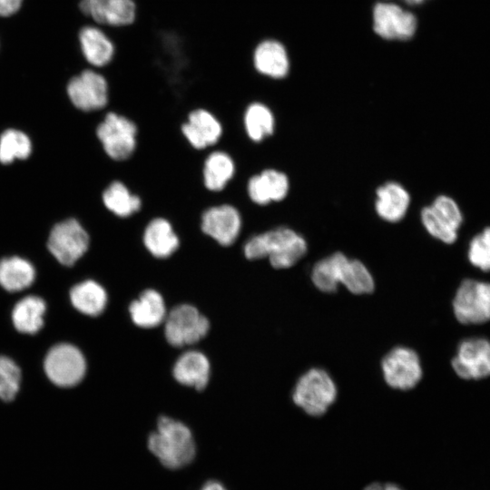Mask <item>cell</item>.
I'll list each match as a JSON object with an SVG mask.
<instances>
[{"instance_id":"cell-1","label":"cell","mask_w":490,"mask_h":490,"mask_svg":"<svg viewBox=\"0 0 490 490\" xmlns=\"http://www.w3.org/2000/svg\"><path fill=\"white\" fill-rule=\"evenodd\" d=\"M306 251L305 239L288 227L264 230L241 240V252L246 260L268 258L274 269L290 268Z\"/></svg>"},{"instance_id":"cell-2","label":"cell","mask_w":490,"mask_h":490,"mask_svg":"<svg viewBox=\"0 0 490 490\" xmlns=\"http://www.w3.org/2000/svg\"><path fill=\"white\" fill-rule=\"evenodd\" d=\"M148 447L164 466L171 469L190 464L196 454L189 427L168 416L159 418L157 430L148 437Z\"/></svg>"},{"instance_id":"cell-3","label":"cell","mask_w":490,"mask_h":490,"mask_svg":"<svg viewBox=\"0 0 490 490\" xmlns=\"http://www.w3.org/2000/svg\"><path fill=\"white\" fill-rule=\"evenodd\" d=\"M104 154L113 162H125L132 157L138 146L139 128L128 116L105 110L94 130Z\"/></svg>"},{"instance_id":"cell-4","label":"cell","mask_w":490,"mask_h":490,"mask_svg":"<svg viewBox=\"0 0 490 490\" xmlns=\"http://www.w3.org/2000/svg\"><path fill=\"white\" fill-rule=\"evenodd\" d=\"M336 397L337 387L333 379L321 368H312L302 375L292 394L294 403L313 416L325 414Z\"/></svg>"},{"instance_id":"cell-5","label":"cell","mask_w":490,"mask_h":490,"mask_svg":"<svg viewBox=\"0 0 490 490\" xmlns=\"http://www.w3.org/2000/svg\"><path fill=\"white\" fill-rule=\"evenodd\" d=\"M67 95L79 111L91 113L107 110L110 103V85L100 70L86 68L73 76L67 83Z\"/></svg>"},{"instance_id":"cell-6","label":"cell","mask_w":490,"mask_h":490,"mask_svg":"<svg viewBox=\"0 0 490 490\" xmlns=\"http://www.w3.org/2000/svg\"><path fill=\"white\" fill-rule=\"evenodd\" d=\"M242 229L241 212L230 202L211 204L201 213V233L222 248L235 245L240 239Z\"/></svg>"},{"instance_id":"cell-7","label":"cell","mask_w":490,"mask_h":490,"mask_svg":"<svg viewBox=\"0 0 490 490\" xmlns=\"http://www.w3.org/2000/svg\"><path fill=\"white\" fill-rule=\"evenodd\" d=\"M90 244L91 237L85 227L70 218L52 229L47 247L61 264L73 266L88 251Z\"/></svg>"},{"instance_id":"cell-8","label":"cell","mask_w":490,"mask_h":490,"mask_svg":"<svg viewBox=\"0 0 490 490\" xmlns=\"http://www.w3.org/2000/svg\"><path fill=\"white\" fill-rule=\"evenodd\" d=\"M456 318L464 325L490 320V283L467 279L458 287L453 299Z\"/></svg>"},{"instance_id":"cell-9","label":"cell","mask_w":490,"mask_h":490,"mask_svg":"<svg viewBox=\"0 0 490 490\" xmlns=\"http://www.w3.org/2000/svg\"><path fill=\"white\" fill-rule=\"evenodd\" d=\"M210 323L196 308L182 304L172 309L165 319L164 334L174 347L191 345L203 338Z\"/></svg>"},{"instance_id":"cell-10","label":"cell","mask_w":490,"mask_h":490,"mask_svg":"<svg viewBox=\"0 0 490 490\" xmlns=\"http://www.w3.org/2000/svg\"><path fill=\"white\" fill-rule=\"evenodd\" d=\"M180 129L187 143L198 152L215 148L224 132L223 125L216 114L203 107L190 111Z\"/></svg>"},{"instance_id":"cell-11","label":"cell","mask_w":490,"mask_h":490,"mask_svg":"<svg viewBox=\"0 0 490 490\" xmlns=\"http://www.w3.org/2000/svg\"><path fill=\"white\" fill-rule=\"evenodd\" d=\"M48 378L60 387L78 384L86 370L85 359L80 350L70 344H60L50 349L44 360Z\"/></svg>"},{"instance_id":"cell-12","label":"cell","mask_w":490,"mask_h":490,"mask_svg":"<svg viewBox=\"0 0 490 490\" xmlns=\"http://www.w3.org/2000/svg\"><path fill=\"white\" fill-rule=\"evenodd\" d=\"M384 378L393 388L408 390L422 377L418 355L411 348L397 347L387 353L381 363Z\"/></svg>"},{"instance_id":"cell-13","label":"cell","mask_w":490,"mask_h":490,"mask_svg":"<svg viewBox=\"0 0 490 490\" xmlns=\"http://www.w3.org/2000/svg\"><path fill=\"white\" fill-rule=\"evenodd\" d=\"M455 373L465 380L490 377V340L485 338L464 339L452 359Z\"/></svg>"},{"instance_id":"cell-14","label":"cell","mask_w":490,"mask_h":490,"mask_svg":"<svg viewBox=\"0 0 490 490\" xmlns=\"http://www.w3.org/2000/svg\"><path fill=\"white\" fill-rule=\"evenodd\" d=\"M79 10L85 17L103 28H124L137 16L135 0H80Z\"/></svg>"},{"instance_id":"cell-15","label":"cell","mask_w":490,"mask_h":490,"mask_svg":"<svg viewBox=\"0 0 490 490\" xmlns=\"http://www.w3.org/2000/svg\"><path fill=\"white\" fill-rule=\"evenodd\" d=\"M422 222L426 230L445 243H453L462 222L457 204L447 196L437 197L431 206L421 212Z\"/></svg>"},{"instance_id":"cell-16","label":"cell","mask_w":490,"mask_h":490,"mask_svg":"<svg viewBox=\"0 0 490 490\" xmlns=\"http://www.w3.org/2000/svg\"><path fill=\"white\" fill-rule=\"evenodd\" d=\"M374 30L389 40L411 38L417 25L416 16L400 6L390 3H378L373 11Z\"/></svg>"},{"instance_id":"cell-17","label":"cell","mask_w":490,"mask_h":490,"mask_svg":"<svg viewBox=\"0 0 490 490\" xmlns=\"http://www.w3.org/2000/svg\"><path fill=\"white\" fill-rule=\"evenodd\" d=\"M141 241L145 251L156 260L172 258L181 247V238L172 222L163 216H155L147 221Z\"/></svg>"},{"instance_id":"cell-18","label":"cell","mask_w":490,"mask_h":490,"mask_svg":"<svg viewBox=\"0 0 490 490\" xmlns=\"http://www.w3.org/2000/svg\"><path fill=\"white\" fill-rule=\"evenodd\" d=\"M289 189L287 175L274 168H264L253 173L246 182L247 197L257 207L281 201L286 198Z\"/></svg>"},{"instance_id":"cell-19","label":"cell","mask_w":490,"mask_h":490,"mask_svg":"<svg viewBox=\"0 0 490 490\" xmlns=\"http://www.w3.org/2000/svg\"><path fill=\"white\" fill-rule=\"evenodd\" d=\"M78 42L84 61L93 68L102 70L113 63L116 45L103 27L97 24L82 26Z\"/></svg>"},{"instance_id":"cell-20","label":"cell","mask_w":490,"mask_h":490,"mask_svg":"<svg viewBox=\"0 0 490 490\" xmlns=\"http://www.w3.org/2000/svg\"><path fill=\"white\" fill-rule=\"evenodd\" d=\"M236 172V162L228 152L218 148L207 151L202 162L201 179L208 191H223L234 179Z\"/></svg>"},{"instance_id":"cell-21","label":"cell","mask_w":490,"mask_h":490,"mask_svg":"<svg viewBox=\"0 0 490 490\" xmlns=\"http://www.w3.org/2000/svg\"><path fill=\"white\" fill-rule=\"evenodd\" d=\"M251 63L257 74L271 79H282L289 70L286 49L274 39L262 40L254 47Z\"/></svg>"},{"instance_id":"cell-22","label":"cell","mask_w":490,"mask_h":490,"mask_svg":"<svg viewBox=\"0 0 490 490\" xmlns=\"http://www.w3.org/2000/svg\"><path fill=\"white\" fill-rule=\"evenodd\" d=\"M104 209L118 219H130L142 209V200L122 181H111L101 193Z\"/></svg>"},{"instance_id":"cell-23","label":"cell","mask_w":490,"mask_h":490,"mask_svg":"<svg viewBox=\"0 0 490 490\" xmlns=\"http://www.w3.org/2000/svg\"><path fill=\"white\" fill-rule=\"evenodd\" d=\"M241 122L246 137L254 144H260L275 132L274 113L261 101L254 100L246 105Z\"/></svg>"},{"instance_id":"cell-24","label":"cell","mask_w":490,"mask_h":490,"mask_svg":"<svg viewBox=\"0 0 490 490\" xmlns=\"http://www.w3.org/2000/svg\"><path fill=\"white\" fill-rule=\"evenodd\" d=\"M409 202L408 192L397 182H387L377 190L376 211L381 219L388 222L402 220L407 211Z\"/></svg>"},{"instance_id":"cell-25","label":"cell","mask_w":490,"mask_h":490,"mask_svg":"<svg viewBox=\"0 0 490 490\" xmlns=\"http://www.w3.org/2000/svg\"><path fill=\"white\" fill-rule=\"evenodd\" d=\"M210 371V362L206 356L191 350L178 358L172 372L179 383L201 390L208 384Z\"/></svg>"},{"instance_id":"cell-26","label":"cell","mask_w":490,"mask_h":490,"mask_svg":"<svg viewBox=\"0 0 490 490\" xmlns=\"http://www.w3.org/2000/svg\"><path fill=\"white\" fill-rule=\"evenodd\" d=\"M337 279L354 294H368L374 290V279L359 260H349L343 253L338 252Z\"/></svg>"},{"instance_id":"cell-27","label":"cell","mask_w":490,"mask_h":490,"mask_svg":"<svg viewBox=\"0 0 490 490\" xmlns=\"http://www.w3.org/2000/svg\"><path fill=\"white\" fill-rule=\"evenodd\" d=\"M129 311L134 324L142 328L157 327L166 317L163 299L154 289L143 291L139 299L131 303Z\"/></svg>"},{"instance_id":"cell-28","label":"cell","mask_w":490,"mask_h":490,"mask_svg":"<svg viewBox=\"0 0 490 490\" xmlns=\"http://www.w3.org/2000/svg\"><path fill=\"white\" fill-rule=\"evenodd\" d=\"M70 299L76 309L89 316L101 314L107 303L105 289L94 280L75 285L70 291Z\"/></svg>"},{"instance_id":"cell-29","label":"cell","mask_w":490,"mask_h":490,"mask_svg":"<svg viewBox=\"0 0 490 490\" xmlns=\"http://www.w3.org/2000/svg\"><path fill=\"white\" fill-rule=\"evenodd\" d=\"M35 277L33 265L19 257L0 260V285L8 291H20L29 287Z\"/></svg>"},{"instance_id":"cell-30","label":"cell","mask_w":490,"mask_h":490,"mask_svg":"<svg viewBox=\"0 0 490 490\" xmlns=\"http://www.w3.org/2000/svg\"><path fill=\"white\" fill-rule=\"evenodd\" d=\"M44 301L35 296L25 297L14 308L12 319L15 328L26 334L36 333L44 324Z\"/></svg>"},{"instance_id":"cell-31","label":"cell","mask_w":490,"mask_h":490,"mask_svg":"<svg viewBox=\"0 0 490 490\" xmlns=\"http://www.w3.org/2000/svg\"><path fill=\"white\" fill-rule=\"evenodd\" d=\"M32 151L29 137L21 131L5 130L0 136V162L8 164L15 159H26Z\"/></svg>"},{"instance_id":"cell-32","label":"cell","mask_w":490,"mask_h":490,"mask_svg":"<svg viewBox=\"0 0 490 490\" xmlns=\"http://www.w3.org/2000/svg\"><path fill=\"white\" fill-rule=\"evenodd\" d=\"M311 279L314 285L323 292H334L338 283L337 281V254L334 253L318 261L313 267Z\"/></svg>"},{"instance_id":"cell-33","label":"cell","mask_w":490,"mask_h":490,"mask_svg":"<svg viewBox=\"0 0 490 490\" xmlns=\"http://www.w3.org/2000/svg\"><path fill=\"white\" fill-rule=\"evenodd\" d=\"M21 371L10 358L0 356V398L11 401L19 390Z\"/></svg>"},{"instance_id":"cell-34","label":"cell","mask_w":490,"mask_h":490,"mask_svg":"<svg viewBox=\"0 0 490 490\" xmlns=\"http://www.w3.org/2000/svg\"><path fill=\"white\" fill-rule=\"evenodd\" d=\"M468 260L483 271H490V228L475 236L470 242Z\"/></svg>"},{"instance_id":"cell-35","label":"cell","mask_w":490,"mask_h":490,"mask_svg":"<svg viewBox=\"0 0 490 490\" xmlns=\"http://www.w3.org/2000/svg\"><path fill=\"white\" fill-rule=\"evenodd\" d=\"M23 0H0V16L15 15L21 7Z\"/></svg>"},{"instance_id":"cell-36","label":"cell","mask_w":490,"mask_h":490,"mask_svg":"<svg viewBox=\"0 0 490 490\" xmlns=\"http://www.w3.org/2000/svg\"><path fill=\"white\" fill-rule=\"evenodd\" d=\"M363 490H404L397 484L391 482H373L366 485Z\"/></svg>"},{"instance_id":"cell-37","label":"cell","mask_w":490,"mask_h":490,"mask_svg":"<svg viewBox=\"0 0 490 490\" xmlns=\"http://www.w3.org/2000/svg\"><path fill=\"white\" fill-rule=\"evenodd\" d=\"M201 490H226V488L217 481H209Z\"/></svg>"},{"instance_id":"cell-38","label":"cell","mask_w":490,"mask_h":490,"mask_svg":"<svg viewBox=\"0 0 490 490\" xmlns=\"http://www.w3.org/2000/svg\"><path fill=\"white\" fill-rule=\"evenodd\" d=\"M426 0H405L406 3L411 5H416L422 4Z\"/></svg>"}]
</instances>
